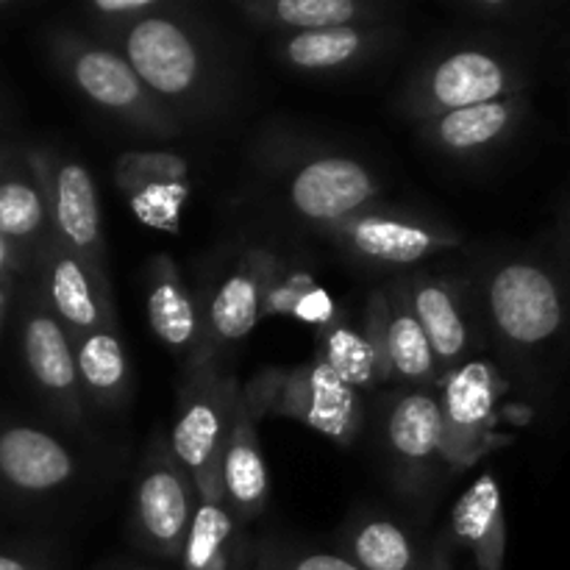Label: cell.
I'll return each instance as SVG.
<instances>
[{
  "mask_svg": "<svg viewBox=\"0 0 570 570\" xmlns=\"http://www.w3.org/2000/svg\"><path fill=\"white\" fill-rule=\"evenodd\" d=\"M14 267H17L14 254H11V248L3 243V237H0V278H6V273L14 271Z\"/></svg>",
  "mask_w": 570,
  "mask_h": 570,
  "instance_id": "cell-37",
  "label": "cell"
},
{
  "mask_svg": "<svg viewBox=\"0 0 570 570\" xmlns=\"http://www.w3.org/2000/svg\"><path fill=\"white\" fill-rule=\"evenodd\" d=\"M3 312H6V282L0 278V323H3Z\"/></svg>",
  "mask_w": 570,
  "mask_h": 570,
  "instance_id": "cell-38",
  "label": "cell"
},
{
  "mask_svg": "<svg viewBox=\"0 0 570 570\" xmlns=\"http://www.w3.org/2000/svg\"><path fill=\"white\" fill-rule=\"evenodd\" d=\"M145 315L154 337L181 362V371L206 360L198 293L167 254L150 256L145 265Z\"/></svg>",
  "mask_w": 570,
  "mask_h": 570,
  "instance_id": "cell-24",
  "label": "cell"
},
{
  "mask_svg": "<svg viewBox=\"0 0 570 570\" xmlns=\"http://www.w3.org/2000/svg\"><path fill=\"white\" fill-rule=\"evenodd\" d=\"M540 39L495 31L456 33L434 45L401 83L393 106L410 122L432 120L445 111L529 95Z\"/></svg>",
  "mask_w": 570,
  "mask_h": 570,
  "instance_id": "cell-3",
  "label": "cell"
},
{
  "mask_svg": "<svg viewBox=\"0 0 570 570\" xmlns=\"http://www.w3.org/2000/svg\"><path fill=\"white\" fill-rule=\"evenodd\" d=\"M334 551L356 570H434L432 523L406 510L362 504L334 532Z\"/></svg>",
  "mask_w": 570,
  "mask_h": 570,
  "instance_id": "cell-18",
  "label": "cell"
},
{
  "mask_svg": "<svg viewBox=\"0 0 570 570\" xmlns=\"http://www.w3.org/2000/svg\"><path fill=\"white\" fill-rule=\"evenodd\" d=\"M362 326L376 351L382 384L393 390L438 387L440 367L426 334L395 278L367 293Z\"/></svg>",
  "mask_w": 570,
  "mask_h": 570,
  "instance_id": "cell-17",
  "label": "cell"
},
{
  "mask_svg": "<svg viewBox=\"0 0 570 570\" xmlns=\"http://www.w3.org/2000/svg\"><path fill=\"white\" fill-rule=\"evenodd\" d=\"M315 362L326 365L334 376L343 379L362 399L376 395L379 387H384L376 351H373L365 326L345 312H340L328 326L317 328Z\"/></svg>",
  "mask_w": 570,
  "mask_h": 570,
  "instance_id": "cell-31",
  "label": "cell"
},
{
  "mask_svg": "<svg viewBox=\"0 0 570 570\" xmlns=\"http://www.w3.org/2000/svg\"><path fill=\"white\" fill-rule=\"evenodd\" d=\"M401 42L395 22L379 26H340L323 31L278 33L271 53L289 72L312 78H345L387 59Z\"/></svg>",
  "mask_w": 570,
  "mask_h": 570,
  "instance_id": "cell-19",
  "label": "cell"
},
{
  "mask_svg": "<svg viewBox=\"0 0 570 570\" xmlns=\"http://www.w3.org/2000/svg\"><path fill=\"white\" fill-rule=\"evenodd\" d=\"M161 3L165 0H92V3L81 6V17L87 33L98 39H111L122 28L154 14Z\"/></svg>",
  "mask_w": 570,
  "mask_h": 570,
  "instance_id": "cell-34",
  "label": "cell"
},
{
  "mask_svg": "<svg viewBox=\"0 0 570 570\" xmlns=\"http://www.w3.org/2000/svg\"><path fill=\"white\" fill-rule=\"evenodd\" d=\"M20 351L28 379L50 415L61 426L81 432L87 423V404L78 384L70 337L61 328L59 317L50 312L39 284L28 287L26 304H22Z\"/></svg>",
  "mask_w": 570,
  "mask_h": 570,
  "instance_id": "cell-15",
  "label": "cell"
},
{
  "mask_svg": "<svg viewBox=\"0 0 570 570\" xmlns=\"http://www.w3.org/2000/svg\"><path fill=\"white\" fill-rule=\"evenodd\" d=\"M6 161H9V154H6V150H0V170H3Z\"/></svg>",
  "mask_w": 570,
  "mask_h": 570,
  "instance_id": "cell-40",
  "label": "cell"
},
{
  "mask_svg": "<svg viewBox=\"0 0 570 570\" xmlns=\"http://www.w3.org/2000/svg\"><path fill=\"white\" fill-rule=\"evenodd\" d=\"M434 570H504L507 515L495 473H479L432 527Z\"/></svg>",
  "mask_w": 570,
  "mask_h": 570,
  "instance_id": "cell-16",
  "label": "cell"
},
{
  "mask_svg": "<svg viewBox=\"0 0 570 570\" xmlns=\"http://www.w3.org/2000/svg\"><path fill=\"white\" fill-rule=\"evenodd\" d=\"M532 115L529 95L490 100L468 109L445 111L432 120L417 122L415 131L429 150L454 165L479 167L504 154Z\"/></svg>",
  "mask_w": 570,
  "mask_h": 570,
  "instance_id": "cell-20",
  "label": "cell"
},
{
  "mask_svg": "<svg viewBox=\"0 0 570 570\" xmlns=\"http://www.w3.org/2000/svg\"><path fill=\"white\" fill-rule=\"evenodd\" d=\"M232 9L256 31L304 33L340 26L395 22L399 9L376 0H237Z\"/></svg>",
  "mask_w": 570,
  "mask_h": 570,
  "instance_id": "cell-26",
  "label": "cell"
},
{
  "mask_svg": "<svg viewBox=\"0 0 570 570\" xmlns=\"http://www.w3.org/2000/svg\"><path fill=\"white\" fill-rule=\"evenodd\" d=\"M404 289L432 354L438 360L440 379L473 356H484L482 312H479L476 287L471 271H412L395 276Z\"/></svg>",
  "mask_w": 570,
  "mask_h": 570,
  "instance_id": "cell-12",
  "label": "cell"
},
{
  "mask_svg": "<svg viewBox=\"0 0 570 570\" xmlns=\"http://www.w3.org/2000/svg\"><path fill=\"white\" fill-rule=\"evenodd\" d=\"M145 87L184 122L220 117L234 100V72L215 28L187 3L165 0L154 14L106 39Z\"/></svg>",
  "mask_w": 570,
  "mask_h": 570,
  "instance_id": "cell-2",
  "label": "cell"
},
{
  "mask_svg": "<svg viewBox=\"0 0 570 570\" xmlns=\"http://www.w3.org/2000/svg\"><path fill=\"white\" fill-rule=\"evenodd\" d=\"M276 250V245L267 243H239L206 271L204 284L195 289L206 360L226 365V356L237 351L265 317V293Z\"/></svg>",
  "mask_w": 570,
  "mask_h": 570,
  "instance_id": "cell-10",
  "label": "cell"
},
{
  "mask_svg": "<svg viewBox=\"0 0 570 570\" xmlns=\"http://www.w3.org/2000/svg\"><path fill=\"white\" fill-rule=\"evenodd\" d=\"M198 493L176 456L170 454L165 434L148 443L137 479H134L128 532L131 543L161 566L176 568L187 532L193 527Z\"/></svg>",
  "mask_w": 570,
  "mask_h": 570,
  "instance_id": "cell-11",
  "label": "cell"
},
{
  "mask_svg": "<svg viewBox=\"0 0 570 570\" xmlns=\"http://www.w3.org/2000/svg\"><path fill=\"white\" fill-rule=\"evenodd\" d=\"M31 156L48 198L50 237L65 245L106 293H115L106 262L100 195L89 167L59 150H31Z\"/></svg>",
  "mask_w": 570,
  "mask_h": 570,
  "instance_id": "cell-14",
  "label": "cell"
},
{
  "mask_svg": "<svg viewBox=\"0 0 570 570\" xmlns=\"http://www.w3.org/2000/svg\"><path fill=\"white\" fill-rule=\"evenodd\" d=\"M117 570H173V568H159V566H126Z\"/></svg>",
  "mask_w": 570,
  "mask_h": 570,
  "instance_id": "cell-39",
  "label": "cell"
},
{
  "mask_svg": "<svg viewBox=\"0 0 570 570\" xmlns=\"http://www.w3.org/2000/svg\"><path fill=\"white\" fill-rule=\"evenodd\" d=\"M115 184L137 220L159 232H178L181 209L193 193V170L173 150H126L115 161Z\"/></svg>",
  "mask_w": 570,
  "mask_h": 570,
  "instance_id": "cell-22",
  "label": "cell"
},
{
  "mask_svg": "<svg viewBox=\"0 0 570 570\" xmlns=\"http://www.w3.org/2000/svg\"><path fill=\"white\" fill-rule=\"evenodd\" d=\"M48 50L78 98L134 137L167 142L187 131V126L145 87L126 56L106 39L76 28H59L50 33Z\"/></svg>",
  "mask_w": 570,
  "mask_h": 570,
  "instance_id": "cell-6",
  "label": "cell"
},
{
  "mask_svg": "<svg viewBox=\"0 0 570 570\" xmlns=\"http://www.w3.org/2000/svg\"><path fill=\"white\" fill-rule=\"evenodd\" d=\"M33 267L39 271V289H42L50 312L59 317L70 343L83 334L117 323L115 293H106L89 276L87 267L50 234L39 248Z\"/></svg>",
  "mask_w": 570,
  "mask_h": 570,
  "instance_id": "cell-23",
  "label": "cell"
},
{
  "mask_svg": "<svg viewBox=\"0 0 570 570\" xmlns=\"http://www.w3.org/2000/svg\"><path fill=\"white\" fill-rule=\"evenodd\" d=\"M78 384L87 410L100 415H115L131 404L134 373L126 343L120 337V323L89 332L72 340Z\"/></svg>",
  "mask_w": 570,
  "mask_h": 570,
  "instance_id": "cell-28",
  "label": "cell"
},
{
  "mask_svg": "<svg viewBox=\"0 0 570 570\" xmlns=\"http://www.w3.org/2000/svg\"><path fill=\"white\" fill-rule=\"evenodd\" d=\"M348 265L362 273H404L451 250L465 248V234L426 212L390 206L387 200L321 232Z\"/></svg>",
  "mask_w": 570,
  "mask_h": 570,
  "instance_id": "cell-8",
  "label": "cell"
},
{
  "mask_svg": "<svg viewBox=\"0 0 570 570\" xmlns=\"http://www.w3.org/2000/svg\"><path fill=\"white\" fill-rule=\"evenodd\" d=\"M543 245L551 250L557 265H560L562 273L570 278V189L562 195L560 204H557L554 226H551L549 234L543 237Z\"/></svg>",
  "mask_w": 570,
  "mask_h": 570,
  "instance_id": "cell-35",
  "label": "cell"
},
{
  "mask_svg": "<svg viewBox=\"0 0 570 570\" xmlns=\"http://www.w3.org/2000/svg\"><path fill=\"white\" fill-rule=\"evenodd\" d=\"M468 271L493 362L529 406L551 404L570 373V278L543 239L488 250Z\"/></svg>",
  "mask_w": 570,
  "mask_h": 570,
  "instance_id": "cell-1",
  "label": "cell"
},
{
  "mask_svg": "<svg viewBox=\"0 0 570 570\" xmlns=\"http://www.w3.org/2000/svg\"><path fill=\"white\" fill-rule=\"evenodd\" d=\"M243 401L259 423L267 415L287 417L323 434L340 449L360 443L367 426L365 399L315 360L287 371H259L243 384Z\"/></svg>",
  "mask_w": 570,
  "mask_h": 570,
  "instance_id": "cell-7",
  "label": "cell"
},
{
  "mask_svg": "<svg viewBox=\"0 0 570 570\" xmlns=\"http://www.w3.org/2000/svg\"><path fill=\"white\" fill-rule=\"evenodd\" d=\"M87 476L83 460L67 440L31 423L0 429V482L28 499H53Z\"/></svg>",
  "mask_w": 570,
  "mask_h": 570,
  "instance_id": "cell-21",
  "label": "cell"
},
{
  "mask_svg": "<svg viewBox=\"0 0 570 570\" xmlns=\"http://www.w3.org/2000/svg\"><path fill=\"white\" fill-rule=\"evenodd\" d=\"M449 9L465 17L479 31L543 39V33L554 28V14L560 6L540 3V0H462V3H451Z\"/></svg>",
  "mask_w": 570,
  "mask_h": 570,
  "instance_id": "cell-32",
  "label": "cell"
},
{
  "mask_svg": "<svg viewBox=\"0 0 570 570\" xmlns=\"http://www.w3.org/2000/svg\"><path fill=\"white\" fill-rule=\"evenodd\" d=\"M220 490L228 510L239 523L254 527L267 510L271 499V476H267L265 451L259 440V421L250 415L239 393L232 426L220 451Z\"/></svg>",
  "mask_w": 570,
  "mask_h": 570,
  "instance_id": "cell-25",
  "label": "cell"
},
{
  "mask_svg": "<svg viewBox=\"0 0 570 570\" xmlns=\"http://www.w3.org/2000/svg\"><path fill=\"white\" fill-rule=\"evenodd\" d=\"M267 315L323 328L340 315V309L317 278L312 262L306 256L284 254L278 248L265 293V317Z\"/></svg>",
  "mask_w": 570,
  "mask_h": 570,
  "instance_id": "cell-30",
  "label": "cell"
},
{
  "mask_svg": "<svg viewBox=\"0 0 570 570\" xmlns=\"http://www.w3.org/2000/svg\"><path fill=\"white\" fill-rule=\"evenodd\" d=\"M256 167L273 206L315 234L384 204V178L354 150L276 137L259 148Z\"/></svg>",
  "mask_w": 570,
  "mask_h": 570,
  "instance_id": "cell-4",
  "label": "cell"
},
{
  "mask_svg": "<svg viewBox=\"0 0 570 570\" xmlns=\"http://www.w3.org/2000/svg\"><path fill=\"white\" fill-rule=\"evenodd\" d=\"M376 460L384 482L417 521L432 523L451 473L438 387L390 390L376 412Z\"/></svg>",
  "mask_w": 570,
  "mask_h": 570,
  "instance_id": "cell-5",
  "label": "cell"
},
{
  "mask_svg": "<svg viewBox=\"0 0 570 570\" xmlns=\"http://www.w3.org/2000/svg\"><path fill=\"white\" fill-rule=\"evenodd\" d=\"M0 570H53V566L42 551L0 549Z\"/></svg>",
  "mask_w": 570,
  "mask_h": 570,
  "instance_id": "cell-36",
  "label": "cell"
},
{
  "mask_svg": "<svg viewBox=\"0 0 570 570\" xmlns=\"http://www.w3.org/2000/svg\"><path fill=\"white\" fill-rule=\"evenodd\" d=\"M243 384L223 362L204 360L184 367L170 434V454L193 479L195 493H223L220 451L237 410Z\"/></svg>",
  "mask_w": 570,
  "mask_h": 570,
  "instance_id": "cell-9",
  "label": "cell"
},
{
  "mask_svg": "<svg viewBox=\"0 0 570 570\" xmlns=\"http://www.w3.org/2000/svg\"><path fill=\"white\" fill-rule=\"evenodd\" d=\"M507 390L510 382L488 356H473L440 379L438 395L451 473L476 465L482 456L507 443L499 434L501 399Z\"/></svg>",
  "mask_w": 570,
  "mask_h": 570,
  "instance_id": "cell-13",
  "label": "cell"
},
{
  "mask_svg": "<svg viewBox=\"0 0 570 570\" xmlns=\"http://www.w3.org/2000/svg\"><path fill=\"white\" fill-rule=\"evenodd\" d=\"M245 570H356L334 549H317L284 534H254Z\"/></svg>",
  "mask_w": 570,
  "mask_h": 570,
  "instance_id": "cell-33",
  "label": "cell"
},
{
  "mask_svg": "<svg viewBox=\"0 0 570 570\" xmlns=\"http://www.w3.org/2000/svg\"><path fill=\"white\" fill-rule=\"evenodd\" d=\"M48 234V198L31 150L11 154L0 170V237L20 265L37 259Z\"/></svg>",
  "mask_w": 570,
  "mask_h": 570,
  "instance_id": "cell-27",
  "label": "cell"
},
{
  "mask_svg": "<svg viewBox=\"0 0 570 570\" xmlns=\"http://www.w3.org/2000/svg\"><path fill=\"white\" fill-rule=\"evenodd\" d=\"M250 543V527L237 521L223 493L198 495L187 543L173 570H245Z\"/></svg>",
  "mask_w": 570,
  "mask_h": 570,
  "instance_id": "cell-29",
  "label": "cell"
}]
</instances>
